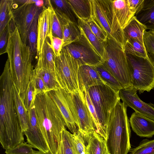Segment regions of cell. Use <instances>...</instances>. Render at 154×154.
<instances>
[{
  "mask_svg": "<svg viewBox=\"0 0 154 154\" xmlns=\"http://www.w3.org/2000/svg\"><path fill=\"white\" fill-rule=\"evenodd\" d=\"M13 95L16 113L22 131L23 133L28 128V114L27 111L23 103L20 94L14 84Z\"/></svg>",
  "mask_w": 154,
  "mask_h": 154,
  "instance_id": "4316f807",
  "label": "cell"
},
{
  "mask_svg": "<svg viewBox=\"0 0 154 154\" xmlns=\"http://www.w3.org/2000/svg\"><path fill=\"white\" fill-rule=\"evenodd\" d=\"M60 112L66 126L72 134L78 131L68 100L67 92L59 88L47 92Z\"/></svg>",
  "mask_w": 154,
  "mask_h": 154,
  "instance_id": "2e32d148",
  "label": "cell"
},
{
  "mask_svg": "<svg viewBox=\"0 0 154 154\" xmlns=\"http://www.w3.org/2000/svg\"><path fill=\"white\" fill-rule=\"evenodd\" d=\"M79 26L82 35L91 48L103 60L104 48L103 43L100 42L91 31L86 22L79 19Z\"/></svg>",
  "mask_w": 154,
  "mask_h": 154,
  "instance_id": "7402d4cb",
  "label": "cell"
},
{
  "mask_svg": "<svg viewBox=\"0 0 154 154\" xmlns=\"http://www.w3.org/2000/svg\"><path fill=\"white\" fill-rule=\"evenodd\" d=\"M84 93L86 103L94 121L95 130L96 132L98 133L99 130V125L94 107L91 100L88 90L85 91L84 92Z\"/></svg>",
  "mask_w": 154,
  "mask_h": 154,
  "instance_id": "ee69618b",
  "label": "cell"
},
{
  "mask_svg": "<svg viewBox=\"0 0 154 154\" xmlns=\"http://www.w3.org/2000/svg\"><path fill=\"white\" fill-rule=\"evenodd\" d=\"M66 47L72 56L81 65L96 66L102 63L101 58L88 45L81 35L77 41L69 44Z\"/></svg>",
  "mask_w": 154,
  "mask_h": 154,
  "instance_id": "7c38bea8",
  "label": "cell"
},
{
  "mask_svg": "<svg viewBox=\"0 0 154 154\" xmlns=\"http://www.w3.org/2000/svg\"><path fill=\"white\" fill-rule=\"evenodd\" d=\"M143 40L148 58L154 66V33L151 30L145 31Z\"/></svg>",
  "mask_w": 154,
  "mask_h": 154,
  "instance_id": "d590c367",
  "label": "cell"
},
{
  "mask_svg": "<svg viewBox=\"0 0 154 154\" xmlns=\"http://www.w3.org/2000/svg\"><path fill=\"white\" fill-rule=\"evenodd\" d=\"M66 128L62 131L60 141L56 154H75L71 136Z\"/></svg>",
  "mask_w": 154,
  "mask_h": 154,
  "instance_id": "1f68e13d",
  "label": "cell"
},
{
  "mask_svg": "<svg viewBox=\"0 0 154 154\" xmlns=\"http://www.w3.org/2000/svg\"><path fill=\"white\" fill-rule=\"evenodd\" d=\"M33 147L27 142H22L16 146L6 150V154H33L35 150Z\"/></svg>",
  "mask_w": 154,
  "mask_h": 154,
  "instance_id": "f35d334b",
  "label": "cell"
},
{
  "mask_svg": "<svg viewBox=\"0 0 154 154\" xmlns=\"http://www.w3.org/2000/svg\"><path fill=\"white\" fill-rule=\"evenodd\" d=\"M147 29L154 30V0H144L142 8L135 15Z\"/></svg>",
  "mask_w": 154,
  "mask_h": 154,
  "instance_id": "cb8c5ba5",
  "label": "cell"
},
{
  "mask_svg": "<svg viewBox=\"0 0 154 154\" xmlns=\"http://www.w3.org/2000/svg\"><path fill=\"white\" fill-rule=\"evenodd\" d=\"M124 50L126 54L149 59L144 44L136 39L132 38L126 40Z\"/></svg>",
  "mask_w": 154,
  "mask_h": 154,
  "instance_id": "f1b7e54d",
  "label": "cell"
},
{
  "mask_svg": "<svg viewBox=\"0 0 154 154\" xmlns=\"http://www.w3.org/2000/svg\"><path fill=\"white\" fill-rule=\"evenodd\" d=\"M127 108L119 100L110 114L106 140L109 154H128L131 150V130Z\"/></svg>",
  "mask_w": 154,
  "mask_h": 154,
  "instance_id": "277c9868",
  "label": "cell"
},
{
  "mask_svg": "<svg viewBox=\"0 0 154 154\" xmlns=\"http://www.w3.org/2000/svg\"><path fill=\"white\" fill-rule=\"evenodd\" d=\"M67 95L75 123L83 136L95 130L84 93L80 91L74 93L67 92Z\"/></svg>",
  "mask_w": 154,
  "mask_h": 154,
  "instance_id": "30bf717a",
  "label": "cell"
},
{
  "mask_svg": "<svg viewBox=\"0 0 154 154\" xmlns=\"http://www.w3.org/2000/svg\"><path fill=\"white\" fill-rule=\"evenodd\" d=\"M53 8L65 15L71 22L79 25V19L67 0H51Z\"/></svg>",
  "mask_w": 154,
  "mask_h": 154,
  "instance_id": "f546056e",
  "label": "cell"
},
{
  "mask_svg": "<svg viewBox=\"0 0 154 154\" xmlns=\"http://www.w3.org/2000/svg\"><path fill=\"white\" fill-rule=\"evenodd\" d=\"M33 154H52L49 151L48 152L45 153L43 152H41L39 150L35 151V152Z\"/></svg>",
  "mask_w": 154,
  "mask_h": 154,
  "instance_id": "7dc6e473",
  "label": "cell"
},
{
  "mask_svg": "<svg viewBox=\"0 0 154 154\" xmlns=\"http://www.w3.org/2000/svg\"><path fill=\"white\" fill-rule=\"evenodd\" d=\"M13 88L8 59L0 77V142L5 150L24 141V134L15 110Z\"/></svg>",
  "mask_w": 154,
  "mask_h": 154,
  "instance_id": "6da1fadb",
  "label": "cell"
},
{
  "mask_svg": "<svg viewBox=\"0 0 154 154\" xmlns=\"http://www.w3.org/2000/svg\"><path fill=\"white\" fill-rule=\"evenodd\" d=\"M92 18L109 39L121 45L125 43L123 29L114 14L112 0H90Z\"/></svg>",
  "mask_w": 154,
  "mask_h": 154,
  "instance_id": "8992f818",
  "label": "cell"
},
{
  "mask_svg": "<svg viewBox=\"0 0 154 154\" xmlns=\"http://www.w3.org/2000/svg\"><path fill=\"white\" fill-rule=\"evenodd\" d=\"M48 38L55 56H59L63 46V39L53 35Z\"/></svg>",
  "mask_w": 154,
  "mask_h": 154,
  "instance_id": "f6af8a7d",
  "label": "cell"
},
{
  "mask_svg": "<svg viewBox=\"0 0 154 154\" xmlns=\"http://www.w3.org/2000/svg\"><path fill=\"white\" fill-rule=\"evenodd\" d=\"M42 8L35 4H19L14 1L12 20L18 30L22 40L26 44H27L29 29L36 15Z\"/></svg>",
  "mask_w": 154,
  "mask_h": 154,
  "instance_id": "8fae6325",
  "label": "cell"
},
{
  "mask_svg": "<svg viewBox=\"0 0 154 154\" xmlns=\"http://www.w3.org/2000/svg\"><path fill=\"white\" fill-rule=\"evenodd\" d=\"M95 67L105 84L118 92L123 88L118 81L102 64Z\"/></svg>",
  "mask_w": 154,
  "mask_h": 154,
  "instance_id": "4dcf8cb0",
  "label": "cell"
},
{
  "mask_svg": "<svg viewBox=\"0 0 154 154\" xmlns=\"http://www.w3.org/2000/svg\"><path fill=\"white\" fill-rule=\"evenodd\" d=\"M108 154H109V153H108Z\"/></svg>",
  "mask_w": 154,
  "mask_h": 154,
  "instance_id": "681fc988",
  "label": "cell"
},
{
  "mask_svg": "<svg viewBox=\"0 0 154 154\" xmlns=\"http://www.w3.org/2000/svg\"><path fill=\"white\" fill-rule=\"evenodd\" d=\"M27 112L28 128L23 132L26 137L27 143L40 151L45 153L48 152L49 149L39 126L35 105Z\"/></svg>",
  "mask_w": 154,
  "mask_h": 154,
  "instance_id": "5bb4252c",
  "label": "cell"
},
{
  "mask_svg": "<svg viewBox=\"0 0 154 154\" xmlns=\"http://www.w3.org/2000/svg\"><path fill=\"white\" fill-rule=\"evenodd\" d=\"M11 76L21 94L30 81L34 69L30 49L22 40L15 24L12 26L6 49Z\"/></svg>",
  "mask_w": 154,
  "mask_h": 154,
  "instance_id": "7a4b0ae2",
  "label": "cell"
},
{
  "mask_svg": "<svg viewBox=\"0 0 154 154\" xmlns=\"http://www.w3.org/2000/svg\"><path fill=\"white\" fill-rule=\"evenodd\" d=\"M54 10L59 18L62 28L64 42L63 47L78 40L82 35L79 26L71 22L60 11L55 9Z\"/></svg>",
  "mask_w": 154,
  "mask_h": 154,
  "instance_id": "d6986e66",
  "label": "cell"
},
{
  "mask_svg": "<svg viewBox=\"0 0 154 154\" xmlns=\"http://www.w3.org/2000/svg\"><path fill=\"white\" fill-rule=\"evenodd\" d=\"M31 79L33 82L37 94L48 92V90L42 79L33 71Z\"/></svg>",
  "mask_w": 154,
  "mask_h": 154,
  "instance_id": "7bdbcfd3",
  "label": "cell"
},
{
  "mask_svg": "<svg viewBox=\"0 0 154 154\" xmlns=\"http://www.w3.org/2000/svg\"><path fill=\"white\" fill-rule=\"evenodd\" d=\"M87 22L92 32L100 42L103 43L106 40L107 35L92 17Z\"/></svg>",
  "mask_w": 154,
  "mask_h": 154,
  "instance_id": "ab89813d",
  "label": "cell"
},
{
  "mask_svg": "<svg viewBox=\"0 0 154 154\" xmlns=\"http://www.w3.org/2000/svg\"><path fill=\"white\" fill-rule=\"evenodd\" d=\"M151 31L153 32V33H154V30H153Z\"/></svg>",
  "mask_w": 154,
  "mask_h": 154,
  "instance_id": "c3c4849f",
  "label": "cell"
},
{
  "mask_svg": "<svg viewBox=\"0 0 154 154\" xmlns=\"http://www.w3.org/2000/svg\"><path fill=\"white\" fill-rule=\"evenodd\" d=\"M83 137L85 146L86 154L109 153L106 140L95 130Z\"/></svg>",
  "mask_w": 154,
  "mask_h": 154,
  "instance_id": "ffe728a7",
  "label": "cell"
},
{
  "mask_svg": "<svg viewBox=\"0 0 154 154\" xmlns=\"http://www.w3.org/2000/svg\"><path fill=\"white\" fill-rule=\"evenodd\" d=\"M88 91L97 117L99 128L98 133L106 140L109 118L118 101L119 92L105 84L90 88Z\"/></svg>",
  "mask_w": 154,
  "mask_h": 154,
  "instance_id": "5b68a950",
  "label": "cell"
},
{
  "mask_svg": "<svg viewBox=\"0 0 154 154\" xmlns=\"http://www.w3.org/2000/svg\"><path fill=\"white\" fill-rule=\"evenodd\" d=\"M42 10L39 11L36 15L29 29L27 38L28 45L34 55L37 53L38 38L37 25L38 17Z\"/></svg>",
  "mask_w": 154,
  "mask_h": 154,
  "instance_id": "d6a6232c",
  "label": "cell"
},
{
  "mask_svg": "<svg viewBox=\"0 0 154 154\" xmlns=\"http://www.w3.org/2000/svg\"><path fill=\"white\" fill-rule=\"evenodd\" d=\"M51 0H45V5L40 13L38 21L37 54L43 51L45 42L47 38L53 35L52 32V9Z\"/></svg>",
  "mask_w": 154,
  "mask_h": 154,
  "instance_id": "4fadbf2b",
  "label": "cell"
},
{
  "mask_svg": "<svg viewBox=\"0 0 154 154\" xmlns=\"http://www.w3.org/2000/svg\"><path fill=\"white\" fill-rule=\"evenodd\" d=\"M103 44L104 54L102 64L118 81L123 88L131 87L128 60L124 48L108 38Z\"/></svg>",
  "mask_w": 154,
  "mask_h": 154,
  "instance_id": "52a82bcc",
  "label": "cell"
},
{
  "mask_svg": "<svg viewBox=\"0 0 154 154\" xmlns=\"http://www.w3.org/2000/svg\"><path fill=\"white\" fill-rule=\"evenodd\" d=\"M137 91L130 87L123 88L119 91L120 99L126 107L154 121V107L142 101L137 94Z\"/></svg>",
  "mask_w": 154,
  "mask_h": 154,
  "instance_id": "9a60e30c",
  "label": "cell"
},
{
  "mask_svg": "<svg viewBox=\"0 0 154 154\" xmlns=\"http://www.w3.org/2000/svg\"><path fill=\"white\" fill-rule=\"evenodd\" d=\"M42 53L45 63L48 67L54 72L56 56L48 38L45 41Z\"/></svg>",
  "mask_w": 154,
  "mask_h": 154,
  "instance_id": "e575fe53",
  "label": "cell"
},
{
  "mask_svg": "<svg viewBox=\"0 0 154 154\" xmlns=\"http://www.w3.org/2000/svg\"><path fill=\"white\" fill-rule=\"evenodd\" d=\"M126 56L131 87L140 93L149 92L154 88V66L148 58L129 54Z\"/></svg>",
  "mask_w": 154,
  "mask_h": 154,
  "instance_id": "9c48e42d",
  "label": "cell"
},
{
  "mask_svg": "<svg viewBox=\"0 0 154 154\" xmlns=\"http://www.w3.org/2000/svg\"><path fill=\"white\" fill-rule=\"evenodd\" d=\"M79 19L87 22L92 17L90 0H67Z\"/></svg>",
  "mask_w": 154,
  "mask_h": 154,
  "instance_id": "484cf974",
  "label": "cell"
},
{
  "mask_svg": "<svg viewBox=\"0 0 154 154\" xmlns=\"http://www.w3.org/2000/svg\"><path fill=\"white\" fill-rule=\"evenodd\" d=\"M113 12L123 29L135 14L131 10L128 0H112Z\"/></svg>",
  "mask_w": 154,
  "mask_h": 154,
  "instance_id": "603a6c76",
  "label": "cell"
},
{
  "mask_svg": "<svg viewBox=\"0 0 154 154\" xmlns=\"http://www.w3.org/2000/svg\"><path fill=\"white\" fill-rule=\"evenodd\" d=\"M12 26V20L0 33V55L6 53L9 37Z\"/></svg>",
  "mask_w": 154,
  "mask_h": 154,
  "instance_id": "60d3db41",
  "label": "cell"
},
{
  "mask_svg": "<svg viewBox=\"0 0 154 154\" xmlns=\"http://www.w3.org/2000/svg\"><path fill=\"white\" fill-rule=\"evenodd\" d=\"M130 154H154V139L143 140L137 147L132 149Z\"/></svg>",
  "mask_w": 154,
  "mask_h": 154,
  "instance_id": "8d00e7d4",
  "label": "cell"
},
{
  "mask_svg": "<svg viewBox=\"0 0 154 154\" xmlns=\"http://www.w3.org/2000/svg\"><path fill=\"white\" fill-rule=\"evenodd\" d=\"M81 66L65 47H63L60 55L55 57L54 73L60 88L69 93L80 91L78 72Z\"/></svg>",
  "mask_w": 154,
  "mask_h": 154,
  "instance_id": "ba28073f",
  "label": "cell"
},
{
  "mask_svg": "<svg viewBox=\"0 0 154 154\" xmlns=\"http://www.w3.org/2000/svg\"><path fill=\"white\" fill-rule=\"evenodd\" d=\"M34 105L40 129L50 152L56 154L62 131L65 128L64 119L47 92L37 94Z\"/></svg>",
  "mask_w": 154,
  "mask_h": 154,
  "instance_id": "3957f363",
  "label": "cell"
},
{
  "mask_svg": "<svg viewBox=\"0 0 154 154\" xmlns=\"http://www.w3.org/2000/svg\"><path fill=\"white\" fill-rule=\"evenodd\" d=\"M72 142L75 154H86L85 146L83 137L78 130L71 134Z\"/></svg>",
  "mask_w": 154,
  "mask_h": 154,
  "instance_id": "74e56055",
  "label": "cell"
},
{
  "mask_svg": "<svg viewBox=\"0 0 154 154\" xmlns=\"http://www.w3.org/2000/svg\"><path fill=\"white\" fill-rule=\"evenodd\" d=\"M33 71L42 79L48 92L60 88L56 81L54 72L51 70L45 63L42 53L38 56L37 63Z\"/></svg>",
  "mask_w": 154,
  "mask_h": 154,
  "instance_id": "44dd1931",
  "label": "cell"
},
{
  "mask_svg": "<svg viewBox=\"0 0 154 154\" xmlns=\"http://www.w3.org/2000/svg\"><path fill=\"white\" fill-rule=\"evenodd\" d=\"M37 95L33 82L31 79L25 91L20 95L27 111L34 105Z\"/></svg>",
  "mask_w": 154,
  "mask_h": 154,
  "instance_id": "836d02e7",
  "label": "cell"
},
{
  "mask_svg": "<svg viewBox=\"0 0 154 154\" xmlns=\"http://www.w3.org/2000/svg\"><path fill=\"white\" fill-rule=\"evenodd\" d=\"M14 0H1L0 3V33L13 19Z\"/></svg>",
  "mask_w": 154,
  "mask_h": 154,
  "instance_id": "83f0119b",
  "label": "cell"
},
{
  "mask_svg": "<svg viewBox=\"0 0 154 154\" xmlns=\"http://www.w3.org/2000/svg\"><path fill=\"white\" fill-rule=\"evenodd\" d=\"M78 80L79 91L83 92L92 87L105 84L95 67L89 65H83L79 67Z\"/></svg>",
  "mask_w": 154,
  "mask_h": 154,
  "instance_id": "e0dca14e",
  "label": "cell"
},
{
  "mask_svg": "<svg viewBox=\"0 0 154 154\" xmlns=\"http://www.w3.org/2000/svg\"><path fill=\"white\" fill-rule=\"evenodd\" d=\"M146 29V27L140 22L134 16L123 29L125 42L128 40L133 38L137 40L144 44L143 35Z\"/></svg>",
  "mask_w": 154,
  "mask_h": 154,
  "instance_id": "d4e9b609",
  "label": "cell"
},
{
  "mask_svg": "<svg viewBox=\"0 0 154 154\" xmlns=\"http://www.w3.org/2000/svg\"><path fill=\"white\" fill-rule=\"evenodd\" d=\"M128 1L131 10L135 15L142 8L144 0H128Z\"/></svg>",
  "mask_w": 154,
  "mask_h": 154,
  "instance_id": "bcb514c9",
  "label": "cell"
},
{
  "mask_svg": "<svg viewBox=\"0 0 154 154\" xmlns=\"http://www.w3.org/2000/svg\"><path fill=\"white\" fill-rule=\"evenodd\" d=\"M52 32L53 36L63 39V34L61 25L53 7L52 9Z\"/></svg>",
  "mask_w": 154,
  "mask_h": 154,
  "instance_id": "b9f144b4",
  "label": "cell"
},
{
  "mask_svg": "<svg viewBox=\"0 0 154 154\" xmlns=\"http://www.w3.org/2000/svg\"><path fill=\"white\" fill-rule=\"evenodd\" d=\"M129 121L133 131L140 137L151 138L154 135V121L134 112Z\"/></svg>",
  "mask_w": 154,
  "mask_h": 154,
  "instance_id": "ac0fdd59",
  "label": "cell"
}]
</instances>
